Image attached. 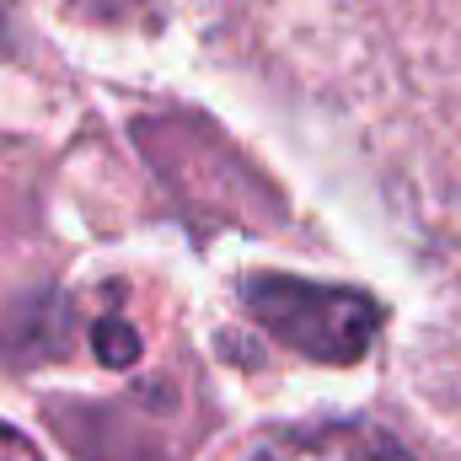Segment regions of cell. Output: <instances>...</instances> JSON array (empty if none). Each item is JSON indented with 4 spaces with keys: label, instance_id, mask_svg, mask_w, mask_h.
I'll return each mask as SVG.
<instances>
[{
    "label": "cell",
    "instance_id": "1",
    "mask_svg": "<svg viewBox=\"0 0 461 461\" xmlns=\"http://www.w3.org/2000/svg\"><path fill=\"white\" fill-rule=\"evenodd\" d=\"M247 312L295 354L322 359V365H348L359 359L381 312L370 295L359 290H333V285H306V279H285V274H258L247 285Z\"/></svg>",
    "mask_w": 461,
    "mask_h": 461
},
{
    "label": "cell",
    "instance_id": "2",
    "mask_svg": "<svg viewBox=\"0 0 461 461\" xmlns=\"http://www.w3.org/2000/svg\"><path fill=\"white\" fill-rule=\"evenodd\" d=\"M252 461H413V456L370 424H317V429H295V435L268 440Z\"/></svg>",
    "mask_w": 461,
    "mask_h": 461
},
{
    "label": "cell",
    "instance_id": "3",
    "mask_svg": "<svg viewBox=\"0 0 461 461\" xmlns=\"http://www.w3.org/2000/svg\"><path fill=\"white\" fill-rule=\"evenodd\" d=\"M97 354H103L108 365H134V359H140V339H134V328L118 322V317L97 322Z\"/></svg>",
    "mask_w": 461,
    "mask_h": 461
},
{
    "label": "cell",
    "instance_id": "4",
    "mask_svg": "<svg viewBox=\"0 0 461 461\" xmlns=\"http://www.w3.org/2000/svg\"><path fill=\"white\" fill-rule=\"evenodd\" d=\"M0 461H43V456H38V446L27 435H16L11 424H0Z\"/></svg>",
    "mask_w": 461,
    "mask_h": 461
}]
</instances>
